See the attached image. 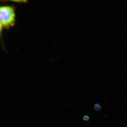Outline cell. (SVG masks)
I'll list each match as a JSON object with an SVG mask.
<instances>
[{"label":"cell","instance_id":"3","mask_svg":"<svg viewBox=\"0 0 127 127\" xmlns=\"http://www.w3.org/2000/svg\"><path fill=\"white\" fill-rule=\"evenodd\" d=\"M82 119L84 121L88 122L90 120V117L89 116L87 115H84L82 117Z\"/></svg>","mask_w":127,"mask_h":127},{"label":"cell","instance_id":"1","mask_svg":"<svg viewBox=\"0 0 127 127\" xmlns=\"http://www.w3.org/2000/svg\"><path fill=\"white\" fill-rule=\"evenodd\" d=\"M15 11L9 6H2L0 9V25L6 29L13 26L15 22Z\"/></svg>","mask_w":127,"mask_h":127},{"label":"cell","instance_id":"2","mask_svg":"<svg viewBox=\"0 0 127 127\" xmlns=\"http://www.w3.org/2000/svg\"><path fill=\"white\" fill-rule=\"evenodd\" d=\"M94 108L95 110L98 112L101 111V107L100 105L98 103H96L94 105Z\"/></svg>","mask_w":127,"mask_h":127}]
</instances>
